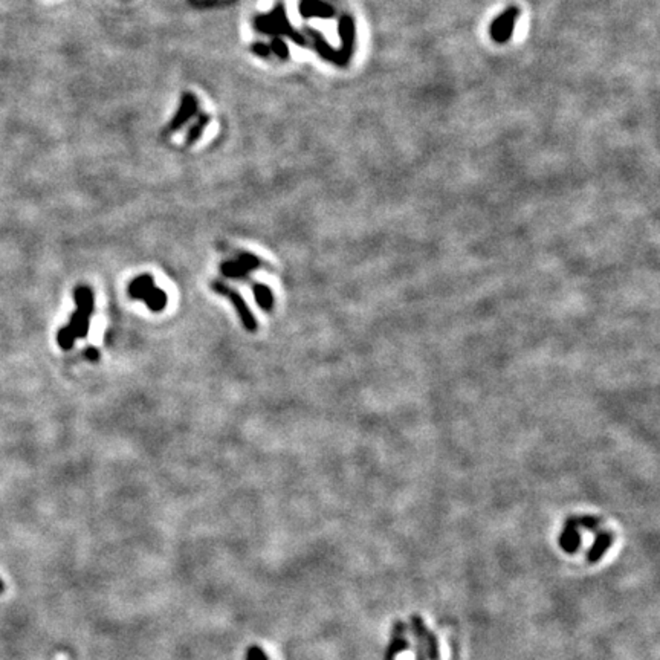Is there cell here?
<instances>
[{"label":"cell","instance_id":"ba28073f","mask_svg":"<svg viewBox=\"0 0 660 660\" xmlns=\"http://www.w3.org/2000/svg\"><path fill=\"white\" fill-rule=\"evenodd\" d=\"M4 589H5V584H4V581H2V579H0V593L4 591Z\"/></svg>","mask_w":660,"mask_h":660},{"label":"cell","instance_id":"6da1fadb","mask_svg":"<svg viewBox=\"0 0 660 660\" xmlns=\"http://www.w3.org/2000/svg\"><path fill=\"white\" fill-rule=\"evenodd\" d=\"M75 303L78 309L71 318L69 326H66L59 332L57 341L64 350H69L77 338H86L89 334L90 315L93 312V292L86 286H80L73 292Z\"/></svg>","mask_w":660,"mask_h":660},{"label":"cell","instance_id":"7a4b0ae2","mask_svg":"<svg viewBox=\"0 0 660 660\" xmlns=\"http://www.w3.org/2000/svg\"><path fill=\"white\" fill-rule=\"evenodd\" d=\"M129 294L131 298L143 300L152 312H161L167 305V295L163 289L155 286L152 276H141L130 283Z\"/></svg>","mask_w":660,"mask_h":660},{"label":"cell","instance_id":"5b68a950","mask_svg":"<svg viewBox=\"0 0 660 660\" xmlns=\"http://www.w3.org/2000/svg\"><path fill=\"white\" fill-rule=\"evenodd\" d=\"M247 283H251V280H248ZM251 288L254 290V295H256L259 306L263 310H266V312L272 310V306H274V295H272L271 289L265 285H261V283H251Z\"/></svg>","mask_w":660,"mask_h":660},{"label":"cell","instance_id":"3957f363","mask_svg":"<svg viewBox=\"0 0 660 660\" xmlns=\"http://www.w3.org/2000/svg\"><path fill=\"white\" fill-rule=\"evenodd\" d=\"M211 288L214 289V292H218L219 295H223L231 301V305L234 306L235 312H237L239 318L242 319V324L244 326V329L249 330V332H256L257 330L256 318H254L252 312L247 305V301L243 300V297L239 294V292L231 289L230 286H226L223 281H219V280H214L211 283Z\"/></svg>","mask_w":660,"mask_h":660},{"label":"cell","instance_id":"8992f818","mask_svg":"<svg viewBox=\"0 0 660 660\" xmlns=\"http://www.w3.org/2000/svg\"><path fill=\"white\" fill-rule=\"evenodd\" d=\"M244 660H269L268 654L265 653V649L259 645H251L247 652V656H244Z\"/></svg>","mask_w":660,"mask_h":660},{"label":"cell","instance_id":"52a82bcc","mask_svg":"<svg viewBox=\"0 0 660 660\" xmlns=\"http://www.w3.org/2000/svg\"><path fill=\"white\" fill-rule=\"evenodd\" d=\"M84 355H86V358L89 361H98L100 360V352L97 350V348H93V347H89L86 352H84Z\"/></svg>","mask_w":660,"mask_h":660},{"label":"cell","instance_id":"277c9868","mask_svg":"<svg viewBox=\"0 0 660 660\" xmlns=\"http://www.w3.org/2000/svg\"><path fill=\"white\" fill-rule=\"evenodd\" d=\"M261 266H268L265 261H261L259 257L254 256V254H240L239 259L235 261H225L220 266L222 274L228 278H235V280H249V272L257 271Z\"/></svg>","mask_w":660,"mask_h":660}]
</instances>
